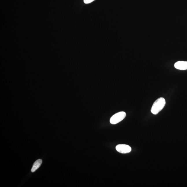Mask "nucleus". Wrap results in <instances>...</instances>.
<instances>
[{"mask_svg":"<svg viewBox=\"0 0 187 187\" xmlns=\"http://www.w3.org/2000/svg\"><path fill=\"white\" fill-rule=\"evenodd\" d=\"M166 104L165 99L163 97L157 99L153 103L151 110V112L154 115H156L163 109Z\"/></svg>","mask_w":187,"mask_h":187,"instance_id":"obj_1","label":"nucleus"},{"mask_svg":"<svg viewBox=\"0 0 187 187\" xmlns=\"http://www.w3.org/2000/svg\"><path fill=\"white\" fill-rule=\"evenodd\" d=\"M126 115V114L124 112L117 113L112 116L110 120V122L112 125H115L123 120L125 118Z\"/></svg>","mask_w":187,"mask_h":187,"instance_id":"obj_2","label":"nucleus"},{"mask_svg":"<svg viewBox=\"0 0 187 187\" xmlns=\"http://www.w3.org/2000/svg\"><path fill=\"white\" fill-rule=\"evenodd\" d=\"M116 149L119 153H130L132 148L130 146L125 144H120L116 146Z\"/></svg>","mask_w":187,"mask_h":187,"instance_id":"obj_3","label":"nucleus"},{"mask_svg":"<svg viewBox=\"0 0 187 187\" xmlns=\"http://www.w3.org/2000/svg\"><path fill=\"white\" fill-rule=\"evenodd\" d=\"M174 67L176 69L180 70H186L187 69V62L179 61L175 63Z\"/></svg>","mask_w":187,"mask_h":187,"instance_id":"obj_4","label":"nucleus"},{"mask_svg":"<svg viewBox=\"0 0 187 187\" xmlns=\"http://www.w3.org/2000/svg\"><path fill=\"white\" fill-rule=\"evenodd\" d=\"M42 162V161L41 159H39V160H36L33 165L32 168L31 169V172H34L36 170H37L41 166Z\"/></svg>","mask_w":187,"mask_h":187,"instance_id":"obj_5","label":"nucleus"},{"mask_svg":"<svg viewBox=\"0 0 187 187\" xmlns=\"http://www.w3.org/2000/svg\"><path fill=\"white\" fill-rule=\"evenodd\" d=\"M95 0H84V3L86 4H88V3H92V2L93 1Z\"/></svg>","mask_w":187,"mask_h":187,"instance_id":"obj_6","label":"nucleus"}]
</instances>
